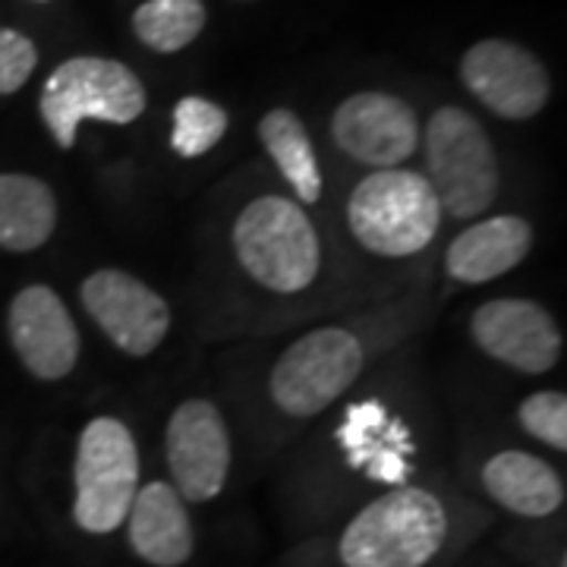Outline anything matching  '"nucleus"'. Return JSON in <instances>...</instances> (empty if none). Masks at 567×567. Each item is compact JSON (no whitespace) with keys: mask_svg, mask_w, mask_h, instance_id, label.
<instances>
[{"mask_svg":"<svg viewBox=\"0 0 567 567\" xmlns=\"http://www.w3.org/2000/svg\"><path fill=\"white\" fill-rule=\"evenodd\" d=\"M447 514L425 488L388 492L347 524L341 536L344 567H425L445 546Z\"/></svg>","mask_w":567,"mask_h":567,"instance_id":"1","label":"nucleus"},{"mask_svg":"<svg viewBox=\"0 0 567 567\" xmlns=\"http://www.w3.org/2000/svg\"><path fill=\"white\" fill-rule=\"evenodd\" d=\"M425 167L435 199L457 221L488 212L502 189V167L486 126L464 107H439L425 123Z\"/></svg>","mask_w":567,"mask_h":567,"instance_id":"2","label":"nucleus"},{"mask_svg":"<svg viewBox=\"0 0 567 567\" xmlns=\"http://www.w3.org/2000/svg\"><path fill=\"white\" fill-rule=\"evenodd\" d=\"M347 224L357 244L388 259L416 256L442 227V205L423 174L388 167L353 186Z\"/></svg>","mask_w":567,"mask_h":567,"instance_id":"3","label":"nucleus"},{"mask_svg":"<svg viewBox=\"0 0 567 567\" xmlns=\"http://www.w3.org/2000/svg\"><path fill=\"white\" fill-rule=\"evenodd\" d=\"M234 252L246 275L275 293H300L319 278L322 246L303 205L284 196L252 199L234 221Z\"/></svg>","mask_w":567,"mask_h":567,"instance_id":"4","label":"nucleus"},{"mask_svg":"<svg viewBox=\"0 0 567 567\" xmlns=\"http://www.w3.org/2000/svg\"><path fill=\"white\" fill-rule=\"evenodd\" d=\"M41 121L63 152L76 145L85 121L126 123L140 121L145 111V85L121 61L111 58H70L41 85Z\"/></svg>","mask_w":567,"mask_h":567,"instance_id":"5","label":"nucleus"},{"mask_svg":"<svg viewBox=\"0 0 567 567\" xmlns=\"http://www.w3.org/2000/svg\"><path fill=\"white\" fill-rule=\"evenodd\" d=\"M73 486L76 527L104 536L126 524L130 505L140 492V447L121 420L99 416L82 429Z\"/></svg>","mask_w":567,"mask_h":567,"instance_id":"6","label":"nucleus"},{"mask_svg":"<svg viewBox=\"0 0 567 567\" xmlns=\"http://www.w3.org/2000/svg\"><path fill=\"white\" fill-rule=\"evenodd\" d=\"M363 372V344L347 328H316L287 347L271 369V401L287 416H316Z\"/></svg>","mask_w":567,"mask_h":567,"instance_id":"7","label":"nucleus"},{"mask_svg":"<svg viewBox=\"0 0 567 567\" xmlns=\"http://www.w3.org/2000/svg\"><path fill=\"white\" fill-rule=\"evenodd\" d=\"M461 80L473 99L505 121L536 117L551 95V80L539 58L507 39H486L466 48Z\"/></svg>","mask_w":567,"mask_h":567,"instance_id":"8","label":"nucleus"},{"mask_svg":"<svg viewBox=\"0 0 567 567\" xmlns=\"http://www.w3.org/2000/svg\"><path fill=\"white\" fill-rule=\"evenodd\" d=\"M82 306L126 357H148L171 331L167 300L121 268L92 271L82 281Z\"/></svg>","mask_w":567,"mask_h":567,"instance_id":"9","label":"nucleus"},{"mask_svg":"<svg viewBox=\"0 0 567 567\" xmlns=\"http://www.w3.org/2000/svg\"><path fill=\"white\" fill-rule=\"evenodd\" d=\"M167 466L183 502H212L230 473V432L212 401H183L164 435Z\"/></svg>","mask_w":567,"mask_h":567,"instance_id":"10","label":"nucleus"},{"mask_svg":"<svg viewBox=\"0 0 567 567\" xmlns=\"http://www.w3.org/2000/svg\"><path fill=\"white\" fill-rule=\"evenodd\" d=\"M470 334L483 353L524 375H543L561 360V328L533 300H488L473 312Z\"/></svg>","mask_w":567,"mask_h":567,"instance_id":"11","label":"nucleus"},{"mask_svg":"<svg viewBox=\"0 0 567 567\" xmlns=\"http://www.w3.org/2000/svg\"><path fill=\"white\" fill-rule=\"evenodd\" d=\"M331 136L353 162L388 171L404 164L420 145L416 111L388 92H357L338 104Z\"/></svg>","mask_w":567,"mask_h":567,"instance_id":"12","label":"nucleus"},{"mask_svg":"<svg viewBox=\"0 0 567 567\" xmlns=\"http://www.w3.org/2000/svg\"><path fill=\"white\" fill-rule=\"evenodd\" d=\"M7 334L20 363L41 382H61L76 369L80 331L66 303L48 284H29L13 297Z\"/></svg>","mask_w":567,"mask_h":567,"instance_id":"13","label":"nucleus"},{"mask_svg":"<svg viewBox=\"0 0 567 567\" xmlns=\"http://www.w3.org/2000/svg\"><path fill=\"white\" fill-rule=\"evenodd\" d=\"M338 442L344 445L347 464L363 470L369 480L401 486L410 476V429L379 401L347 406L344 423L338 425Z\"/></svg>","mask_w":567,"mask_h":567,"instance_id":"14","label":"nucleus"},{"mask_svg":"<svg viewBox=\"0 0 567 567\" xmlns=\"http://www.w3.org/2000/svg\"><path fill=\"white\" fill-rule=\"evenodd\" d=\"M130 546L155 567H181L193 558L196 533L181 492L171 483H148L130 505Z\"/></svg>","mask_w":567,"mask_h":567,"instance_id":"15","label":"nucleus"},{"mask_svg":"<svg viewBox=\"0 0 567 567\" xmlns=\"http://www.w3.org/2000/svg\"><path fill=\"white\" fill-rule=\"evenodd\" d=\"M533 249V227L520 215H498L466 227L447 246L445 268L454 281L488 284L524 262Z\"/></svg>","mask_w":567,"mask_h":567,"instance_id":"16","label":"nucleus"},{"mask_svg":"<svg viewBox=\"0 0 567 567\" xmlns=\"http://www.w3.org/2000/svg\"><path fill=\"white\" fill-rule=\"evenodd\" d=\"M486 492L520 517H548L565 505V483L551 466L529 451H502L483 466Z\"/></svg>","mask_w":567,"mask_h":567,"instance_id":"17","label":"nucleus"},{"mask_svg":"<svg viewBox=\"0 0 567 567\" xmlns=\"http://www.w3.org/2000/svg\"><path fill=\"white\" fill-rule=\"evenodd\" d=\"M58 227V196L32 174H0V249L35 252Z\"/></svg>","mask_w":567,"mask_h":567,"instance_id":"18","label":"nucleus"},{"mask_svg":"<svg viewBox=\"0 0 567 567\" xmlns=\"http://www.w3.org/2000/svg\"><path fill=\"white\" fill-rule=\"evenodd\" d=\"M259 140H262L268 158L278 164L284 181L293 186L297 199L312 205L322 199V171L312 140L306 133L303 121L290 107H275L259 121Z\"/></svg>","mask_w":567,"mask_h":567,"instance_id":"19","label":"nucleus"},{"mask_svg":"<svg viewBox=\"0 0 567 567\" xmlns=\"http://www.w3.org/2000/svg\"><path fill=\"white\" fill-rule=\"evenodd\" d=\"M205 3L203 0H145L133 13L136 39L158 51L177 54L203 35Z\"/></svg>","mask_w":567,"mask_h":567,"instance_id":"20","label":"nucleus"},{"mask_svg":"<svg viewBox=\"0 0 567 567\" xmlns=\"http://www.w3.org/2000/svg\"><path fill=\"white\" fill-rule=\"evenodd\" d=\"M171 148L181 158H203L227 133V111L203 95H186L171 117Z\"/></svg>","mask_w":567,"mask_h":567,"instance_id":"21","label":"nucleus"},{"mask_svg":"<svg viewBox=\"0 0 567 567\" xmlns=\"http://www.w3.org/2000/svg\"><path fill=\"white\" fill-rule=\"evenodd\" d=\"M524 432L555 451H567V398L565 391H536L517 410Z\"/></svg>","mask_w":567,"mask_h":567,"instance_id":"22","label":"nucleus"},{"mask_svg":"<svg viewBox=\"0 0 567 567\" xmlns=\"http://www.w3.org/2000/svg\"><path fill=\"white\" fill-rule=\"evenodd\" d=\"M39 66V48L29 35L0 25V95L20 92Z\"/></svg>","mask_w":567,"mask_h":567,"instance_id":"23","label":"nucleus"},{"mask_svg":"<svg viewBox=\"0 0 567 567\" xmlns=\"http://www.w3.org/2000/svg\"><path fill=\"white\" fill-rule=\"evenodd\" d=\"M35 3H48V0H35Z\"/></svg>","mask_w":567,"mask_h":567,"instance_id":"24","label":"nucleus"}]
</instances>
